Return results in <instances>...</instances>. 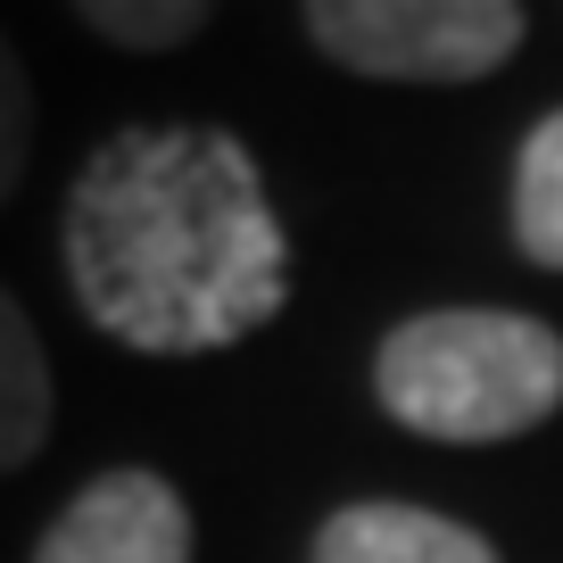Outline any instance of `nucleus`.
I'll return each instance as SVG.
<instances>
[{
  "instance_id": "obj_9",
  "label": "nucleus",
  "mask_w": 563,
  "mask_h": 563,
  "mask_svg": "<svg viewBox=\"0 0 563 563\" xmlns=\"http://www.w3.org/2000/svg\"><path fill=\"white\" fill-rule=\"evenodd\" d=\"M25 158H34V84H25V58H18V42L0 34V208L18 199Z\"/></svg>"
},
{
  "instance_id": "obj_2",
  "label": "nucleus",
  "mask_w": 563,
  "mask_h": 563,
  "mask_svg": "<svg viewBox=\"0 0 563 563\" xmlns=\"http://www.w3.org/2000/svg\"><path fill=\"white\" fill-rule=\"evenodd\" d=\"M373 398L422 440H522L563 406V340L514 307L406 316L373 349Z\"/></svg>"
},
{
  "instance_id": "obj_1",
  "label": "nucleus",
  "mask_w": 563,
  "mask_h": 563,
  "mask_svg": "<svg viewBox=\"0 0 563 563\" xmlns=\"http://www.w3.org/2000/svg\"><path fill=\"white\" fill-rule=\"evenodd\" d=\"M58 257L75 307L133 356H216L290 299V232L224 124L108 133L67 183Z\"/></svg>"
},
{
  "instance_id": "obj_5",
  "label": "nucleus",
  "mask_w": 563,
  "mask_h": 563,
  "mask_svg": "<svg viewBox=\"0 0 563 563\" xmlns=\"http://www.w3.org/2000/svg\"><path fill=\"white\" fill-rule=\"evenodd\" d=\"M307 563H497V547L481 539V530L431 514V506L365 497V506H340L332 522L316 530Z\"/></svg>"
},
{
  "instance_id": "obj_8",
  "label": "nucleus",
  "mask_w": 563,
  "mask_h": 563,
  "mask_svg": "<svg viewBox=\"0 0 563 563\" xmlns=\"http://www.w3.org/2000/svg\"><path fill=\"white\" fill-rule=\"evenodd\" d=\"M75 18L117 51H183L191 34H208V0H84Z\"/></svg>"
},
{
  "instance_id": "obj_4",
  "label": "nucleus",
  "mask_w": 563,
  "mask_h": 563,
  "mask_svg": "<svg viewBox=\"0 0 563 563\" xmlns=\"http://www.w3.org/2000/svg\"><path fill=\"white\" fill-rule=\"evenodd\" d=\"M34 563H191V506L166 473L117 464L51 514Z\"/></svg>"
},
{
  "instance_id": "obj_3",
  "label": "nucleus",
  "mask_w": 563,
  "mask_h": 563,
  "mask_svg": "<svg viewBox=\"0 0 563 563\" xmlns=\"http://www.w3.org/2000/svg\"><path fill=\"white\" fill-rule=\"evenodd\" d=\"M299 25L332 67L382 84H473L530 34L514 0H307Z\"/></svg>"
},
{
  "instance_id": "obj_6",
  "label": "nucleus",
  "mask_w": 563,
  "mask_h": 563,
  "mask_svg": "<svg viewBox=\"0 0 563 563\" xmlns=\"http://www.w3.org/2000/svg\"><path fill=\"white\" fill-rule=\"evenodd\" d=\"M51 356H42V332L9 282H0V473H25L51 440Z\"/></svg>"
},
{
  "instance_id": "obj_7",
  "label": "nucleus",
  "mask_w": 563,
  "mask_h": 563,
  "mask_svg": "<svg viewBox=\"0 0 563 563\" xmlns=\"http://www.w3.org/2000/svg\"><path fill=\"white\" fill-rule=\"evenodd\" d=\"M514 241L530 265L563 274V108L530 124L522 158H514Z\"/></svg>"
}]
</instances>
